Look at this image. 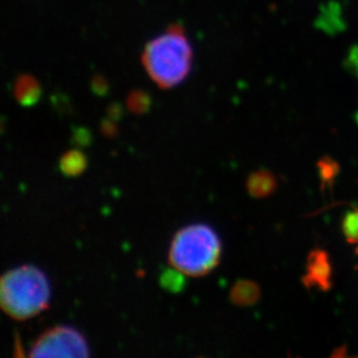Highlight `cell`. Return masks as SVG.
I'll list each match as a JSON object with an SVG mask.
<instances>
[{"mask_svg":"<svg viewBox=\"0 0 358 358\" xmlns=\"http://www.w3.org/2000/svg\"><path fill=\"white\" fill-rule=\"evenodd\" d=\"M142 63L150 78L162 90L181 84L193 64V49L182 26L172 24L164 34L148 42Z\"/></svg>","mask_w":358,"mask_h":358,"instance_id":"cell-1","label":"cell"},{"mask_svg":"<svg viewBox=\"0 0 358 358\" xmlns=\"http://www.w3.org/2000/svg\"><path fill=\"white\" fill-rule=\"evenodd\" d=\"M50 299L49 278L33 264L12 268L0 280V305L14 320L34 318L47 310Z\"/></svg>","mask_w":358,"mask_h":358,"instance_id":"cell-2","label":"cell"},{"mask_svg":"<svg viewBox=\"0 0 358 358\" xmlns=\"http://www.w3.org/2000/svg\"><path fill=\"white\" fill-rule=\"evenodd\" d=\"M222 241L206 224H190L176 232L169 246L172 267L190 278L209 274L220 264Z\"/></svg>","mask_w":358,"mask_h":358,"instance_id":"cell-3","label":"cell"},{"mask_svg":"<svg viewBox=\"0 0 358 358\" xmlns=\"http://www.w3.org/2000/svg\"><path fill=\"white\" fill-rule=\"evenodd\" d=\"M29 356L33 358L88 357L90 347L84 335L69 324L49 328L35 340Z\"/></svg>","mask_w":358,"mask_h":358,"instance_id":"cell-4","label":"cell"},{"mask_svg":"<svg viewBox=\"0 0 358 358\" xmlns=\"http://www.w3.org/2000/svg\"><path fill=\"white\" fill-rule=\"evenodd\" d=\"M13 94L21 106L31 107L40 100V84L31 76L21 75L14 83Z\"/></svg>","mask_w":358,"mask_h":358,"instance_id":"cell-5","label":"cell"},{"mask_svg":"<svg viewBox=\"0 0 358 358\" xmlns=\"http://www.w3.org/2000/svg\"><path fill=\"white\" fill-rule=\"evenodd\" d=\"M331 278V266L328 262L327 255L324 252H315L308 261V280L320 285L322 289H327Z\"/></svg>","mask_w":358,"mask_h":358,"instance_id":"cell-6","label":"cell"},{"mask_svg":"<svg viewBox=\"0 0 358 358\" xmlns=\"http://www.w3.org/2000/svg\"><path fill=\"white\" fill-rule=\"evenodd\" d=\"M276 187V181L274 176L271 173L261 172L253 173L248 178L247 181V189L250 192V195L255 197H264L275 189Z\"/></svg>","mask_w":358,"mask_h":358,"instance_id":"cell-7","label":"cell"},{"mask_svg":"<svg viewBox=\"0 0 358 358\" xmlns=\"http://www.w3.org/2000/svg\"><path fill=\"white\" fill-rule=\"evenodd\" d=\"M87 166V159L79 150H70L59 160L61 172L66 176H78Z\"/></svg>","mask_w":358,"mask_h":358,"instance_id":"cell-8","label":"cell"},{"mask_svg":"<svg viewBox=\"0 0 358 358\" xmlns=\"http://www.w3.org/2000/svg\"><path fill=\"white\" fill-rule=\"evenodd\" d=\"M259 294L260 291L257 284L248 280H241L232 287L231 301L240 306H247V305L254 304L257 301Z\"/></svg>","mask_w":358,"mask_h":358,"instance_id":"cell-9","label":"cell"},{"mask_svg":"<svg viewBox=\"0 0 358 358\" xmlns=\"http://www.w3.org/2000/svg\"><path fill=\"white\" fill-rule=\"evenodd\" d=\"M185 276L186 275L182 274L174 267L172 269H166L160 276V285L165 290L178 294L185 287V282H186Z\"/></svg>","mask_w":358,"mask_h":358,"instance_id":"cell-10","label":"cell"},{"mask_svg":"<svg viewBox=\"0 0 358 358\" xmlns=\"http://www.w3.org/2000/svg\"><path fill=\"white\" fill-rule=\"evenodd\" d=\"M127 106L129 110L135 114H143L150 108V96L145 92L134 91L127 99Z\"/></svg>","mask_w":358,"mask_h":358,"instance_id":"cell-11","label":"cell"},{"mask_svg":"<svg viewBox=\"0 0 358 358\" xmlns=\"http://www.w3.org/2000/svg\"><path fill=\"white\" fill-rule=\"evenodd\" d=\"M342 227H343V234L349 241L358 243V211L347 213Z\"/></svg>","mask_w":358,"mask_h":358,"instance_id":"cell-12","label":"cell"},{"mask_svg":"<svg viewBox=\"0 0 358 358\" xmlns=\"http://www.w3.org/2000/svg\"><path fill=\"white\" fill-rule=\"evenodd\" d=\"M345 68L358 77V45L352 47L345 58Z\"/></svg>","mask_w":358,"mask_h":358,"instance_id":"cell-13","label":"cell"},{"mask_svg":"<svg viewBox=\"0 0 358 358\" xmlns=\"http://www.w3.org/2000/svg\"><path fill=\"white\" fill-rule=\"evenodd\" d=\"M72 142L77 146H87L91 143V135L86 129H76L72 135Z\"/></svg>","mask_w":358,"mask_h":358,"instance_id":"cell-14","label":"cell"},{"mask_svg":"<svg viewBox=\"0 0 358 358\" xmlns=\"http://www.w3.org/2000/svg\"><path fill=\"white\" fill-rule=\"evenodd\" d=\"M101 131L103 132V135L107 136V137H113V136L116 135L117 128H116V125L113 123V120H105V121L102 122Z\"/></svg>","mask_w":358,"mask_h":358,"instance_id":"cell-15","label":"cell"},{"mask_svg":"<svg viewBox=\"0 0 358 358\" xmlns=\"http://www.w3.org/2000/svg\"><path fill=\"white\" fill-rule=\"evenodd\" d=\"M93 91L98 94H105L107 92V83L102 77H95L93 80Z\"/></svg>","mask_w":358,"mask_h":358,"instance_id":"cell-16","label":"cell"},{"mask_svg":"<svg viewBox=\"0 0 358 358\" xmlns=\"http://www.w3.org/2000/svg\"><path fill=\"white\" fill-rule=\"evenodd\" d=\"M112 109H109V119L114 120L119 119L120 116H121V108H120L119 106H115V107H110Z\"/></svg>","mask_w":358,"mask_h":358,"instance_id":"cell-17","label":"cell"},{"mask_svg":"<svg viewBox=\"0 0 358 358\" xmlns=\"http://www.w3.org/2000/svg\"><path fill=\"white\" fill-rule=\"evenodd\" d=\"M357 253H358V248H357Z\"/></svg>","mask_w":358,"mask_h":358,"instance_id":"cell-18","label":"cell"}]
</instances>
